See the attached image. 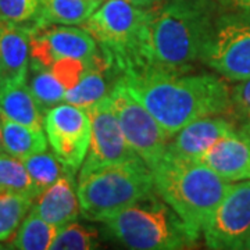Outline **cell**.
I'll return each instance as SVG.
<instances>
[{
	"label": "cell",
	"instance_id": "cell-1",
	"mask_svg": "<svg viewBox=\"0 0 250 250\" xmlns=\"http://www.w3.org/2000/svg\"><path fill=\"white\" fill-rule=\"evenodd\" d=\"M121 80L171 139L195 120L231 110V89L218 74L143 70L121 75Z\"/></svg>",
	"mask_w": 250,
	"mask_h": 250
},
{
	"label": "cell",
	"instance_id": "cell-2",
	"mask_svg": "<svg viewBox=\"0 0 250 250\" xmlns=\"http://www.w3.org/2000/svg\"><path fill=\"white\" fill-rule=\"evenodd\" d=\"M220 11L221 3L215 0H163L152 7L143 70L192 71L202 60Z\"/></svg>",
	"mask_w": 250,
	"mask_h": 250
},
{
	"label": "cell",
	"instance_id": "cell-3",
	"mask_svg": "<svg viewBox=\"0 0 250 250\" xmlns=\"http://www.w3.org/2000/svg\"><path fill=\"white\" fill-rule=\"evenodd\" d=\"M152 174L156 193L179 215L190 236L199 241L232 182L217 175L200 160L170 150H166Z\"/></svg>",
	"mask_w": 250,
	"mask_h": 250
},
{
	"label": "cell",
	"instance_id": "cell-4",
	"mask_svg": "<svg viewBox=\"0 0 250 250\" xmlns=\"http://www.w3.org/2000/svg\"><path fill=\"white\" fill-rule=\"evenodd\" d=\"M150 9L128 0H104L83 28L95 38L100 53L120 75L142 71L146 65V31Z\"/></svg>",
	"mask_w": 250,
	"mask_h": 250
},
{
	"label": "cell",
	"instance_id": "cell-5",
	"mask_svg": "<svg viewBox=\"0 0 250 250\" xmlns=\"http://www.w3.org/2000/svg\"><path fill=\"white\" fill-rule=\"evenodd\" d=\"M81 214L103 223L128 206L156 195L152 170L141 157L100 167L78 178Z\"/></svg>",
	"mask_w": 250,
	"mask_h": 250
},
{
	"label": "cell",
	"instance_id": "cell-6",
	"mask_svg": "<svg viewBox=\"0 0 250 250\" xmlns=\"http://www.w3.org/2000/svg\"><path fill=\"white\" fill-rule=\"evenodd\" d=\"M103 224L128 249L175 250L196 243L179 215L157 193L128 206Z\"/></svg>",
	"mask_w": 250,
	"mask_h": 250
},
{
	"label": "cell",
	"instance_id": "cell-7",
	"mask_svg": "<svg viewBox=\"0 0 250 250\" xmlns=\"http://www.w3.org/2000/svg\"><path fill=\"white\" fill-rule=\"evenodd\" d=\"M200 62L224 80L250 78V11H220Z\"/></svg>",
	"mask_w": 250,
	"mask_h": 250
},
{
	"label": "cell",
	"instance_id": "cell-8",
	"mask_svg": "<svg viewBox=\"0 0 250 250\" xmlns=\"http://www.w3.org/2000/svg\"><path fill=\"white\" fill-rule=\"evenodd\" d=\"M108 96L126 142L152 170L167 150L171 138L150 111L126 89L121 77Z\"/></svg>",
	"mask_w": 250,
	"mask_h": 250
},
{
	"label": "cell",
	"instance_id": "cell-9",
	"mask_svg": "<svg viewBox=\"0 0 250 250\" xmlns=\"http://www.w3.org/2000/svg\"><path fill=\"white\" fill-rule=\"evenodd\" d=\"M206 246L245 249L250 239V179L232 182L203 231Z\"/></svg>",
	"mask_w": 250,
	"mask_h": 250
},
{
	"label": "cell",
	"instance_id": "cell-10",
	"mask_svg": "<svg viewBox=\"0 0 250 250\" xmlns=\"http://www.w3.org/2000/svg\"><path fill=\"white\" fill-rule=\"evenodd\" d=\"M45 131L56 157L77 174L89 150L92 124L88 111L70 103H60L46 113Z\"/></svg>",
	"mask_w": 250,
	"mask_h": 250
},
{
	"label": "cell",
	"instance_id": "cell-11",
	"mask_svg": "<svg viewBox=\"0 0 250 250\" xmlns=\"http://www.w3.org/2000/svg\"><path fill=\"white\" fill-rule=\"evenodd\" d=\"M86 111L92 124L90 143L83 164L81 166L78 178L88 175L100 167L139 157L126 142L108 95L86 108Z\"/></svg>",
	"mask_w": 250,
	"mask_h": 250
},
{
	"label": "cell",
	"instance_id": "cell-12",
	"mask_svg": "<svg viewBox=\"0 0 250 250\" xmlns=\"http://www.w3.org/2000/svg\"><path fill=\"white\" fill-rule=\"evenodd\" d=\"M98 43L85 28L75 25H46L31 34V60L50 68L60 59L89 60L98 53Z\"/></svg>",
	"mask_w": 250,
	"mask_h": 250
},
{
	"label": "cell",
	"instance_id": "cell-13",
	"mask_svg": "<svg viewBox=\"0 0 250 250\" xmlns=\"http://www.w3.org/2000/svg\"><path fill=\"white\" fill-rule=\"evenodd\" d=\"M238 129V125L228 114L208 116L195 120L172 136L167 150L182 157L200 160L217 141Z\"/></svg>",
	"mask_w": 250,
	"mask_h": 250
},
{
	"label": "cell",
	"instance_id": "cell-14",
	"mask_svg": "<svg viewBox=\"0 0 250 250\" xmlns=\"http://www.w3.org/2000/svg\"><path fill=\"white\" fill-rule=\"evenodd\" d=\"M202 163L228 182L250 179V134L238 128L202 156Z\"/></svg>",
	"mask_w": 250,
	"mask_h": 250
},
{
	"label": "cell",
	"instance_id": "cell-15",
	"mask_svg": "<svg viewBox=\"0 0 250 250\" xmlns=\"http://www.w3.org/2000/svg\"><path fill=\"white\" fill-rule=\"evenodd\" d=\"M32 24L0 20V86L25 81L31 59Z\"/></svg>",
	"mask_w": 250,
	"mask_h": 250
},
{
	"label": "cell",
	"instance_id": "cell-16",
	"mask_svg": "<svg viewBox=\"0 0 250 250\" xmlns=\"http://www.w3.org/2000/svg\"><path fill=\"white\" fill-rule=\"evenodd\" d=\"M74 175L68 172L46 188L34 200L31 210L56 227L77 221L82 214L78 193H75Z\"/></svg>",
	"mask_w": 250,
	"mask_h": 250
},
{
	"label": "cell",
	"instance_id": "cell-17",
	"mask_svg": "<svg viewBox=\"0 0 250 250\" xmlns=\"http://www.w3.org/2000/svg\"><path fill=\"white\" fill-rule=\"evenodd\" d=\"M120 77L121 75L108 64L99 50L92 57L89 67L83 72L78 83L71 89L65 90L64 102L86 110L100 99L106 98Z\"/></svg>",
	"mask_w": 250,
	"mask_h": 250
},
{
	"label": "cell",
	"instance_id": "cell-18",
	"mask_svg": "<svg viewBox=\"0 0 250 250\" xmlns=\"http://www.w3.org/2000/svg\"><path fill=\"white\" fill-rule=\"evenodd\" d=\"M0 116L20 124L43 128L45 120L27 80L0 86Z\"/></svg>",
	"mask_w": 250,
	"mask_h": 250
},
{
	"label": "cell",
	"instance_id": "cell-19",
	"mask_svg": "<svg viewBox=\"0 0 250 250\" xmlns=\"http://www.w3.org/2000/svg\"><path fill=\"white\" fill-rule=\"evenodd\" d=\"M104 0H39L34 28L46 25H83Z\"/></svg>",
	"mask_w": 250,
	"mask_h": 250
},
{
	"label": "cell",
	"instance_id": "cell-20",
	"mask_svg": "<svg viewBox=\"0 0 250 250\" xmlns=\"http://www.w3.org/2000/svg\"><path fill=\"white\" fill-rule=\"evenodd\" d=\"M1 129L4 152L13 157L22 160L28 156L47 150L49 142L43 128L20 124L1 116Z\"/></svg>",
	"mask_w": 250,
	"mask_h": 250
},
{
	"label": "cell",
	"instance_id": "cell-21",
	"mask_svg": "<svg viewBox=\"0 0 250 250\" xmlns=\"http://www.w3.org/2000/svg\"><path fill=\"white\" fill-rule=\"evenodd\" d=\"M59 227L47 223L35 211H29L21 223L16 235L9 241V249L47 250L50 249Z\"/></svg>",
	"mask_w": 250,
	"mask_h": 250
},
{
	"label": "cell",
	"instance_id": "cell-22",
	"mask_svg": "<svg viewBox=\"0 0 250 250\" xmlns=\"http://www.w3.org/2000/svg\"><path fill=\"white\" fill-rule=\"evenodd\" d=\"M31 77L27 80L28 86L32 92L34 98L42 113H47L49 110L64 102L65 88L57 80L50 68L43 67L38 62H29Z\"/></svg>",
	"mask_w": 250,
	"mask_h": 250
},
{
	"label": "cell",
	"instance_id": "cell-23",
	"mask_svg": "<svg viewBox=\"0 0 250 250\" xmlns=\"http://www.w3.org/2000/svg\"><path fill=\"white\" fill-rule=\"evenodd\" d=\"M18 193L35 200L39 196L32 178L21 159L0 153V193Z\"/></svg>",
	"mask_w": 250,
	"mask_h": 250
},
{
	"label": "cell",
	"instance_id": "cell-24",
	"mask_svg": "<svg viewBox=\"0 0 250 250\" xmlns=\"http://www.w3.org/2000/svg\"><path fill=\"white\" fill-rule=\"evenodd\" d=\"M34 200L27 196L1 192L0 193V243L9 242L31 211Z\"/></svg>",
	"mask_w": 250,
	"mask_h": 250
},
{
	"label": "cell",
	"instance_id": "cell-25",
	"mask_svg": "<svg viewBox=\"0 0 250 250\" xmlns=\"http://www.w3.org/2000/svg\"><path fill=\"white\" fill-rule=\"evenodd\" d=\"M22 163L27 168L29 177L34 181L39 195L46 188L53 185L57 179H60L68 172H72L65 166H62V163L56 157L54 153L47 150L28 156L22 159Z\"/></svg>",
	"mask_w": 250,
	"mask_h": 250
},
{
	"label": "cell",
	"instance_id": "cell-26",
	"mask_svg": "<svg viewBox=\"0 0 250 250\" xmlns=\"http://www.w3.org/2000/svg\"><path fill=\"white\" fill-rule=\"evenodd\" d=\"M99 246L98 231L82 224L72 223L59 227L50 249L53 250H89Z\"/></svg>",
	"mask_w": 250,
	"mask_h": 250
},
{
	"label": "cell",
	"instance_id": "cell-27",
	"mask_svg": "<svg viewBox=\"0 0 250 250\" xmlns=\"http://www.w3.org/2000/svg\"><path fill=\"white\" fill-rule=\"evenodd\" d=\"M228 116L232 117L238 128L250 134V78L238 81L231 89V110Z\"/></svg>",
	"mask_w": 250,
	"mask_h": 250
},
{
	"label": "cell",
	"instance_id": "cell-28",
	"mask_svg": "<svg viewBox=\"0 0 250 250\" xmlns=\"http://www.w3.org/2000/svg\"><path fill=\"white\" fill-rule=\"evenodd\" d=\"M39 0H0V20L13 24H35Z\"/></svg>",
	"mask_w": 250,
	"mask_h": 250
},
{
	"label": "cell",
	"instance_id": "cell-29",
	"mask_svg": "<svg viewBox=\"0 0 250 250\" xmlns=\"http://www.w3.org/2000/svg\"><path fill=\"white\" fill-rule=\"evenodd\" d=\"M90 60L92 59L81 60V59H74V57H65L54 62L50 67V70L57 77V80L62 82L65 89H71L78 83L83 72L89 67Z\"/></svg>",
	"mask_w": 250,
	"mask_h": 250
},
{
	"label": "cell",
	"instance_id": "cell-30",
	"mask_svg": "<svg viewBox=\"0 0 250 250\" xmlns=\"http://www.w3.org/2000/svg\"><path fill=\"white\" fill-rule=\"evenodd\" d=\"M221 6L227 9H238L250 11V0H220Z\"/></svg>",
	"mask_w": 250,
	"mask_h": 250
},
{
	"label": "cell",
	"instance_id": "cell-31",
	"mask_svg": "<svg viewBox=\"0 0 250 250\" xmlns=\"http://www.w3.org/2000/svg\"><path fill=\"white\" fill-rule=\"evenodd\" d=\"M129 3H132L135 6L141 7V9H152L154 6H157L163 0H128Z\"/></svg>",
	"mask_w": 250,
	"mask_h": 250
},
{
	"label": "cell",
	"instance_id": "cell-32",
	"mask_svg": "<svg viewBox=\"0 0 250 250\" xmlns=\"http://www.w3.org/2000/svg\"><path fill=\"white\" fill-rule=\"evenodd\" d=\"M0 153L4 152V146H3V129H1V116H0Z\"/></svg>",
	"mask_w": 250,
	"mask_h": 250
},
{
	"label": "cell",
	"instance_id": "cell-33",
	"mask_svg": "<svg viewBox=\"0 0 250 250\" xmlns=\"http://www.w3.org/2000/svg\"><path fill=\"white\" fill-rule=\"evenodd\" d=\"M245 249H250V239L248 241V243H246V246H245Z\"/></svg>",
	"mask_w": 250,
	"mask_h": 250
},
{
	"label": "cell",
	"instance_id": "cell-34",
	"mask_svg": "<svg viewBox=\"0 0 250 250\" xmlns=\"http://www.w3.org/2000/svg\"><path fill=\"white\" fill-rule=\"evenodd\" d=\"M0 249H3V246H0Z\"/></svg>",
	"mask_w": 250,
	"mask_h": 250
}]
</instances>
